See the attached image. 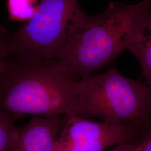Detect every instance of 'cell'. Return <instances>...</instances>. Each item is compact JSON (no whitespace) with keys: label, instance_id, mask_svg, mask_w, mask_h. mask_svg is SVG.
<instances>
[{"label":"cell","instance_id":"4","mask_svg":"<svg viewBox=\"0 0 151 151\" xmlns=\"http://www.w3.org/2000/svg\"><path fill=\"white\" fill-rule=\"evenodd\" d=\"M101 14L88 16L78 0H41L32 17L6 37L7 56L58 60L76 34L96 23Z\"/></svg>","mask_w":151,"mask_h":151},{"label":"cell","instance_id":"3","mask_svg":"<svg viewBox=\"0 0 151 151\" xmlns=\"http://www.w3.org/2000/svg\"><path fill=\"white\" fill-rule=\"evenodd\" d=\"M76 91L77 117L128 125L146 134L151 128L149 90L142 81L111 68L78 80Z\"/></svg>","mask_w":151,"mask_h":151},{"label":"cell","instance_id":"11","mask_svg":"<svg viewBox=\"0 0 151 151\" xmlns=\"http://www.w3.org/2000/svg\"><path fill=\"white\" fill-rule=\"evenodd\" d=\"M145 136L119 143L113 150L108 151H140L144 144Z\"/></svg>","mask_w":151,"mask_h":151},{"label":"cell","instance_id":"6","mask_svg":"<svg viewBox=\"0 0 151 151\" xmlns=\"http://www.w3.org/2000/svg\"><path fill=\"white\" fill-rule=\"evenodd\" d=\"M60 126L59 116H35L15 126L9 151H56Z\"/></svg>","mask_w":151,"mask_h":151},{"label":"cell","instance_id":"9","mask_svg":"<svg viewBox=\"0 0 151 151\" xmlns=\"http://www.w3.org/2000/svg\"><path fill=\"white\" fill-rule=\"evenodd\" d=\"M15 121L0 114V151H9L13 137Z\"/></svg>","mask_w":151,"mask_h":151},{"label":"cell","instance_id":"7","mask_svg":"<svg viewBox=\"0 0 151 151\" xmlns=\"http://www.w3.org/2000/svg\"><path fill=\"white\" fill-rule=\"evenodd\" d=\"M128 50L135 55L141 66L149 90L151 108V12L142 23Z\"/></svg>","mask_w":151,"mask_h":151},{"label":"cell","instance_id":"12","mask_svg":"<svg viewBox=\"0 0 151 151\" xmlns=\"http://www.w3.org/2000/svg\"><path fill=\"white\" fill-rule=\"evenodd\" d=\"M7 35L5 28L0 27V70L7 57L6 48V37Z\"/></svg>","mask_w":151,"mask_h":151},{"label":"cell","instance_id":"1","mask_svg":"<svg viewBox=\"0 0 151 151\" xmlns=\"http://www.w3.org/2000/svg\"><path fill=\"white\" fill-rule=\"evenodd\" d=\"M78 80L58 60L7 57L0 70V114L15 122L25 115L76 116Z\"/></svg>","mask_w":151,"mask_h":151},{"label":"cell","instance_id":"10","mask_svg":"<svg viewBox=\"0 0 151 151\" xmlns=\"http://www.w3.org/2000/svg\"><path fill=\"white\" fill-rule=\"evenodd\" d=\"M117 144L113 140H106L70 146L63 151H104Z\"/></svg>","mask_w":151,"mask_h":151},{"label":"cell","instance_id":"8","mask_svg":"<svg viewBox=\"0 0 151 151\" xmlns=\"http://www.w3.org/2000/svg\"><path fill=\"white\" fill-rule=\"evenodd\" d=\"M37 0H7V7L11 21L27 22L38 9Z\"/></svg>","mask_w":151,"mask_h":151},{"label":"cell","instance_id":"13","mask_svg":"<svg viewBox=\"0 0 151 151\" xmlns=\"http://www.w3.org/2000/svg\"><path fill=\"white\" fill-rule=\"evenodd\" d=\"M140 151H151V128L146 134L144 144Z\"/></svg>","mask_w":151,"mask_h":151},{"label":"cell","instance_id":"5","mask_svg":"<svg viewBox=\"0 0 151 151\" xmlns=\"http://www.w3.org/2000/svg\"><path fill=\"white\" fill-rule=\"evenodd\" d=\"M67 118V122L58 137L56 151L102 140H113L118 145L146 135L140 130L128 125L103 120L96 122L77 116Z\"/></svg>","mask_w":151,"mask_h":151},{"label":"cell","instance_id":"2","mask_svg":"<svg viewBox=\"0 0 151 151\" xmlns=\"http://www.w3.org/2000/svg\"><path fill=\"white\" fill-rule=\"evenodd\" d=\"M151 12V0L130 5L110 2L100 19L71 38L58 60L78 77L92 75L130 45Z\"/></svg>","mask_w":151,"mask_h":151}]
</instances>
